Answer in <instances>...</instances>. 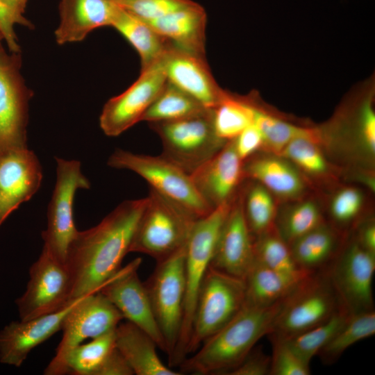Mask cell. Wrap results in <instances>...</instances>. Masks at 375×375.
Returning <instances> with one entry per match:
<instances>
[{"label": "cell", "mask_w": 375, "mask_h": 375, "mask_svg": "<svg viewBox=\"0 0 375 375\" xmlns=\"http://www.w3.org/2000/svg\"><path fill=\"white\" fill-rule=\"evenodd\" d=\"M147 197L126 200L97 225L79 231L65 261L72 280L69 301L98 292L121 269Z\"/></svg>", "instance_id": "obj_1"}, {"label": "cell", "mask_w": 375, "mask_h": 375, "mask_svg": "<svg viewBox=\"0 0 375 375\" xmlns=\"http://www.w3.org/2000/svg\"><path fill=\"white\" fill-rule=\"evenodd\" d=\"M283 301L267 306L244 303L226 325L181 362L180 372L226 375L245 358L262 337L271 333Z\"/></svg>", "instance_id": "obj_2"}, {"label": "cell", "mask_w": 375, "mask_h": 375, "mask_svg": "<svg viewBox=\"0 0 375 375\" xmlns=\"http://www.w3.org/2000/svg\"><path fill=\"white\" fill-rule=\"evenodd\" d=\"M129 252L161 261L183 247L197 220L183 207L150 188Z\"/></svg>", "instance_id": "obj_3"}, {"label": "cell", "mask_w": 375, "mask_h": 375, "mask_svg": "<svg viewBox=\"0 0 375 375\" xmlns=\"http://www.w3.org/2000/svg\"><path fill=\"white\" fill-rule=\"evenodd\" d=\"M231 203L232 201H230L221 205L207 215L198 219L186 243L183 322L178 343L169 359V366L179 365L185 358V349L190 335L199 290L210 267L220 230Z\"/></svg>", "instance_id": "obj_4"}, {"label": "cell", "mask_w": 375, "mask_h": 375, "mask_svg": "<svg viewBox=\"0 0 375 375\" xmlns=\"http://www.w3.org/2000/svg\"><path fill=\"white\" fill-rule=\"evenodd\" d=\"M245 294L244 278L209 267L199 290L185 358L240 312Z\"/></svg>", "instance_id": "obj_5"}, {"label": "cell", "mask_w": 375, "mask_h": 375, "mask_svg": "<svg viewBox=\"0 0 375 375\" xmlns=\"http://www.w3.org/2000/svg\"><path fill=\"white\" fill-rule=\"evenodd\" d=\"M108 165L136 173L150 188L183 207L197 219L212 210L199 194L190 175L162 155L153 156L117 149L109 157Z\"/></svg>", "instance_id": "obj_6"}, {"label": "cell", "mask_w": 375, "mask_h": 375, "mask_svg": "<svg viewBox=\"0 0 375 375\" xmlns=\"http://www.w3.org/2000/svg\"><path fill=\"white\" fill-rule=\"evenodd\" d=\"M149 125L162 142L161 155L190 175L227 142L214 131L212 109L198 115Z\"/></svg>", "instance_id": "obj_7"}, {"label": "cell", "mask_w": 375, "mask_h": 375, "mask_svg": "<svg viewBox=\"0 0 375 375\" xmlns=\"http://www.w3.org/2000/svg\"><path fill=\"white\" fill-rule=\"evenodd\" d=\"M340 303L326 271L314 272L283 301L271 333L286 339L331 317Z\"/></svg>", "instance_id": "obj_8"}, {"label": "cell", "mask_w": 375, "mask_h": 375, "mask_svg": "<svg viewBox=\"0 0 375 375\" xmlns=\"http://www.w3.org/2000/svg\"><path fill=\"white\" fill-rule=\"evenodd\" d=\"M185 246L157 262L153 273L144 283L169 359L178 343L183 322Z\"/></svg>", "instance_id": "obj_9"}, {"label": "cell", "mask_w": 375, "mask_h": 375, "mask_svg": "<svg viewBox=\"0 0 375 375\" xmlns=\"http://www.w3.org/2000/svg\"><path fill=\"white\" fill-rule=\"evenodd\" d=\"M56 181L47 208V228L42 233L43 247L65 263L68 247L78 230L73 218L77 190L90 189L78 160L56 158Z\"/></svg>", "instance_id": "obj_10"}, {"label": "cell", "mask_w": 375, "mask_h": 375, "mask_svg": "<svg viewBox=\"0 0 375 375\" xmlns=\"http://www.w3.org/2000/svg\"><path fill=\"white\" fill-rule=\"evenodd\" d=\"M124 319L121 312L99 291L81 297L65 317L62 335L45 375H64L68 352L86 339H93L115 330Z\"/></svg>", "instance_id": "obj_11"}, {"label": "cell", "mask_w": 375, "mask_h": 375, "mask_svg": "<svg viewBox=\"0 0 375 375\" xmlns=\"http://www.w3.org/2000/svg\"><path fill=\"white\" fill-rule=\"evenodd\" d=\"M0 40V151L27 147L29 101L33 92L22 72L21 53L7 51Z\"/></svg>", "instance_id": "obj_12"}, {"label": "cell", "mask_w": 375, "mask_h": 375, "mask_svg": "<svg viewBox=\"0 0 375 375\" xmlns=\"http://www.w3.org/2000/svg\"><path fill=\"white\" fill-rule=\"evenodd\" d=\"M71 276L65 263L45 248L29 269L26 291L16 300L21 320L56 312L70 301Z\"/></svg>", "instance_id": "obj_13"}, {"label": "cell", "mask_w": 375, "mask_h": 375, "mask_svg": "<svg viewBox=\"0 0 375 375\" xmlns=\"http://www.w3.org/2000/svg\"><path fill=\"white\" fill-rule=\"evenodd\" d=\"M375 256L355 240L326 270L340 306L349 315L373 310Z\"/></svg>", "instance_id": "obj_14"}, {"label": "cell", "mask_w": 375, "mask_h": 375, "mask_svg": "<svg viewBox=\"0 0 375 375\" xmlns=\"http://www.w3.org/2000/svg\"><path fill=\"white\" fill-rule=\"evenodd\" d=\"M162 58L141 69L139 78L127 90L105 103L99 125L106 135L117 137L141 121L167 83Z\"/></svg>", "instance_id": "obj_15"}, {"label": "cell", "mask_w": 375, "mask_h": 375, "mask_svg": "<svg viewBox=\"0 0 375 375\" xmlns=\"http://www.w3.org/2000/svg\"><path fill=\"white\" fill-rule=\"evenodd\" d=\"M141 258H137L112 277L99 292L118 309L124 319L146 332L158 348L166 353L164 338L156 320L149 295L138 276Z\"/></svg>", "instance_id": "obj_16"}, {"label": "cell", "mask_w": 375, "mask_h": 375, "mask_svg": "<svg viewBox=\"0 0 375 375\" xmlns=\"http://www.w3.org/2000/svg\"><path fill=\"white\" fill-rule=\"evenodd\" d=\"M42 177L41 164L28 147L0 151V226L38 192Z\"/></svg>", "instance_id": "obj_17"}, {"label": "cell", "mask_w": 375, "mask_h": 375, "mask_svg": "<svg viewBox=\"0 0 375 375\" xmlns=\"http://www.w3.org/2000/svg\"><path fill=\"white\" fill-rule=\"evenodd\" d=\"M253 261V241L239 195L223 223L210 267L244 279Z\"/></svg>", "instance_id": "obj_18"}, {"label": "cell", "mask_w": 375, "mask_h": 375, "mask_svg": "<svg viewBox=\"0 0 375 375\" xmlns=\"http://www.w3.org/2000/svg\"><path fill=\"white\" fill-rule=\"evenodd\" d=\"M167 81L207 109H213L226 96L217 84L206 58L181 50L170 43L162 58Z\"/></svg>", "instance_id": "obj_19"}, {"label": "cell", "mask_w": 375, "mask_h": 375, "mask_svg": "<svg viewBox=\"0 0 375 375\" xmlns=\"http://www.w3.org/2000/svg\"><path fill=\"white\" fill-rule=\"evenodd\" d=\"M200 196L214 210L231 201L244 178L243 161L232 140L190 174Z\"/></svg>", "instance_id": "obj_20"}, {"label": "cell", "mask_w": 375, "mask_h": 375, "mask_svg": "<svg viewBox=\"0 0 375 375\" xmlns=\"http://www.w3.org/2000/svg\"><path fill=\"white\" fill-rule=\"evenodd\" d=\"M79 299L56 312L5 326L0 331V362L20 367L34 348L61 330L65 317Z\"/></svg>", "instance_id": "obj_21"}, {"label": "cell", "mask_w": 375, "mask_h": 375, "mask_svg": "<svg viewBox=\"0 0 375 375\" xmlns=\"http://www.w3.org/2000/svg\"><path fill=\"white\" fill-rule=\"evenodd\" d=\"M119 9L113 0H60L56 42H81L94 29L112 26Z\"/></svg>", "instance_id": "obj_22"}, {"label": "cell", "mask_w": 375, "mask_h": 375, "mask_svg": "<svg viewBox=\"0 0 375 375\" xmlns=\"http://www.w3.org/2000/svg\"><path fill=\"white\" fill-rule=\"evenodd\" d=\"M207 15L197 3L148 22L172 46L205 58Z\"/></svg>", "instance_id": "obj_23"}, {"label": "cell", "mask_w": 375, "mask_h": 375, "mask_svg": "<svg viewBox=\"0 0 375 375\" xmlns=\"http://www.w3.org/2000/svg\"><path fill=\"white\" fill-rule=\"evenodd\" d=\"M116 347L136 375H181L160 359L154 340L143 330L126 320L115 329Z\"/></svg>", "instance_id": "obj_24"}, {"label": "cell", "mask_w": 375, "mask_h": 375, "mask_svg": "<svg viewBox=\"0 0 375 375\" xmlns=\"http://www.w3.org/2000/svg\"><path fill=\"white\" fill-rule=\"evenodd\" d=\"M246 160L245 162H243L244 177L259 183L271 193L292 198L303 192L306 187L303 178L285 158L281 156H262Z\"/></svg>", "instance_id": "obj_25"}, {"label": "cell", "mask_w": 375, "mask_h": 375, "mask_svg": "<svg viewBox=\"0 0 375 375\" xmlns=\"http://www.w3.org/2000/svg\"><path fill=\"white\" fill-rule=\"evenodd\" d=\"M310 274L298 276L285 274L254 260L244 278L245 303L267 306L282 301Z\"/></svg>", "instance_id": "obj_26"}, {"label": "cell", "mask_w": 375, "mask_h": 375, "mask_svg": "<svg viewBox=\"0 0 375 375\" xmlns=\"http://www.w3.org/2000/svg\"><path fill=\"white\" fill-rule=\"evenodd\" d=\"M112 26L122 34L139 53L142 69L159 60L169 45V42L148 22L121 8Z\"/></svg>", "instance_id": "obj_27"}, {"label": "cell", "mask_w": 375, "mask_h": 375, "mask_svg": "<svg viewBox=\"0 0 375 375\" xmlns=\"http://www.w3.org/2000/svg\"><path fill=\"white\" fill-rule=\"evenodd\" d=\"M338 242L333 230L322 223L289 246L294 261L301 269L316 272L333 259Z\"/></svg>", "instance_id": "obj_28"}, {"label": "cell", "mask_w": 375, "mask_h": 375, "mask_svg": "<svg viewBox=\"0 0 375 375\" xmlns=\"http://www.w3.org/2000/svg\"><path fill=\"white\" fill-rule=\"evenodd\" d=\"M210 109L167 81L141 121L148 123L171 122L198 115Z\"/></svg>", "instance_id": "obj_29"}, {"label": "cell", "mask_w": 375, "mask_h": 375, "mask_svg": "<svg viewBox=\"0 0 375 375\" xmlns=\"http://www.w3.org/2000/svg\"><path fill=\"white\" fill-rule=\"evenodd\" d=\"M115 329L72 349L65 358L64 374L94 375L116 347Z\"/></svg>", "instance_id": "obj_30"}, {"label": "cell", "mask_w": 375, "mask_h": 375, "mask_svg": "<svg viewBox=\"0 0 375 375\" xmlns=\"http://www.w3.org/2000/svg\"><path fill=\"white\" fill-rule=\"evenodd\" d=\"M252 123L262 133L264 146L279 155L292 140L307 138L319 141V133L312 128L298 126L266 113L252 103Z\"/></svg>", "instance_id": "obj_31"}, {"label": "cell", "mask_w": 375, "mask_h": 375, "mask_svg": "<svg viewBox=\"0 0 375 375\" xmlns=\"http://www.w3.org/2000/svg\"><path fill=\"white\" fill-rule=\"evenodd\" d=\"M374 333V310L349 315L342 326L317 354L323 362H333L349 347Z\"/></svg>", "instance_id": "obj_32"}, {"label": "cell", "mask_w": 375, "mask_h": 375, "mask_svg": "<svg viewBox=\"0 0 375 375\" xmlns=\"http://www.w3.org/2000/svg\"><path fill=\"white\" fill-rule=\"evenodd\" d=\"M212 123L216 135L228 142L252 124V103L228 94L213 109Z\"/></svg>", "instance_id": "obj_33"}, {"label": "cell", "mask_w": 375, "mask_h": 375, "mask_svg": "<svg viewBox=\"0 0 375 375\" xmlns=\"http://www.w3.org/2000/svg\"><path fill=\"white\" fill-rule=\"evenodd\" d=\"M253 249L254 260L274 270L298 276L313 273L297 265L289 244L272 229L258 236Z\"/></svg>", "instance_id": "obj_34"}, {"label": "cell", "mask_w": 375, "mask_h": 375, "mask_svg": "<svg viewBox=\"0 0 375 375\" xmlns=\"http://www.w3.org/2000/svg\"><path fill=\"white\" fill-rule=\"evenodd\" d=\"M349 315L340 308L325 322L299 334L283 340L304 361L311 359L326 345L345 323Z\"/></svg>", "instance_id": "obj_35"}, {"label": "cell", "mask_w": 375, "mask_h": 375, "mask_svg": "<svg viewBox=\"0 0 375 375\" xmlns=\"http://www.w3.org/2000/svg\"><path fill=\"white\" fill-rule=\"evenodd\" d=\"M242 196L243 210L249 231L259 236L272 229L276 208L272 193L256 182L248 187Z\"/></svg>", "instance_id": "obj_36"}, {"label": "cell", "mask_w": 375, "mask_h": 375, "mask_svg": "<svg viewBox=\"0 0 375 375\" xmlns=\"http://www.w3.org/2000/svg\"><path fill=\"white\" fill-rule=\"evenodd\" d=\"M322 224L318 206L311 201H305L292 206L282 216L277 232L290 245Z\"/></svg>", "instance_id": "obj_37"}, {"label": "cell", "mask_w": 375, "mask_h": 375, "mask_svg": "<svg viewBox=\"0 0 375 375\" xmlns=\"http://www.w3.org/2000/svg\"><path fill=\"white\" fill-rule=\"evenodd\" d=\"M318 141L298 138L290 141L279 155L312 175H322L327 172V161L318 147Z\"/></svg>", "instance_id": "obj_38"}, {"label": "cell", "mask_w": 375, "mask_h": 375, "mask_svg": "<svg viewBox=\"0 0 375 375\" xmlns=\"http://www.w3.org/2000/svg\"><path fill=\"white\" fill-rule=\"evenodd\" d=\"M121 8L135 17L150 22L196 2L192 0H113Z\"/></svg>", "instance_id": "obj_39"}, {"label": "cell", "mask_w": 375, "mask_h": 375, "mask_svg": "<svg viewBox=\"0 0 375 375\" xmlns=\"http://www.w3.org/2000/svg\"><path fill=\"white\" fill-rule=\"evenodd\" d=\"M273 352L271 356V375H308L310 363L297 355L281 339L272 338Z\"/></svg>", "instance_id": "obj_40"}, {"label": "cell", "mask_w": 375, "mask_h": 375, "mask_svg": "<svg viewBox=\"0 0 375 375\" xmlns=\"http://www.w3.org/2000/svg\"><path fill=\"white\" fill-rule=\"evenodd\" d=\"M363 203L360 190L347 188L340 190L333 198L330 206L332 217L338 223L347 224L359 214Z\"/></svg>", "instance_id": "obj_41"}, {"label": "cell", "mask_w": 375, "mask_h": 375, "mask_svg": "<svg viewBox=\"0 0 375 375\" xmlns=\"http://www.w3.org/2000/svg\"><path fill=\"white\" fill-rule=\"evenodd\" d=\"M358 122V133L363 150L371 156L375 153V113L371 101L361 106Z\"/></svg>", "instance_id": "obj_42"}, {"label": "cell", "mask_w": 375, "mask_h": 375, "mask_svg": "<svg viewBox=\"0 0 375 375\" xmlns=\"http://www.w3.org/2000/svg\"><path fill=\"white\" fill-rule=\"evenodd\" d=\"M271 357L261 349H253L245 358L226 375H267L270 374Z\"/></svg>", "instance_id": "obj_43"}, {"label": "cell", "mask_w": 375, "mask_h": 375, "mask_svg": "<svg viewBox=\"0 0 375 375\" xmlns=\"http://www.w3.org/2000/svg\"><path fill=\"white\" fill-rule=\"evenodd\" d=\"M235 151L244 161L264 146V140L260 130L253 123L233 140Z\"/></svg>", "instance_id": "obj_44"}, {"label": "cell", "mask_w": 375, "mask_h": 375, "mask_svg": "<svg viewBox=\"0 0 375 375\" xmlns=\"http://www.w3.org/2000/svg\"><path fill=\"white\" fill-rule=\"evenodd\" d=\"M16 24L20 25L18 19L0 1V33L3 42L9 51L21 53V47L15 31Z\"/></svg>", "instance_id": "obj_45"}, {"label": "cell", "mask_w": 375, "mask_h": 375, "mask_svg": "<svg viewBox=\"0 0 375 375\" xmlns=\"http://www.w3.org/2000/svg\"><path fill=\"white\" fill-rule=\"evenodd\" d=\"M129 364L115 347L94 372V375H133Z\"/></svg>", "instance_id": "obj_46"}, {"label": "cell", "mask_w": 375, "mask_h": 375, "mask_svg": "<svg viewBox=\"0 0 375 375\" xmlns=\"http://www.w3.org/2000/svg\"><path fill=\"white\" fill-rule=\"evenodd\" d=\"M366 251L375 256V226L372 222L364 224L356 240Z\"/></svg>", "instance_id": "obj_47"}, {"label": "cell", "mask_w": 375, "mask_h": 375, "mask_svg": "<svg viewBox=\"0 0 375 375\" xmlns=\"http://www.w3.org/2000/svg\"><path fill=\"white\" fill-rule=\"evenodd\" d=\"M18 19L20 25L32 28L33 24L24 17L27 0H0Z\"/></svg>", "instance_id": "obj_48"}, {"label": "cell", "mask_w": 375, "mask_h": 375, "mask_svg": "<svg viewBox=\"0 0 375 375\" xmlns=\"http://www.w3.org/2000/svg\"><path fill=\"white\" fill-rule=\"evenodd\" d=\"M0 40H3V37H2L1 34V33H0Z\"/></svg>", "instance_id": "obj_49"}]
</instances>
